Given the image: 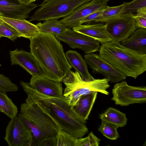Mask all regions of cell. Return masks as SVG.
Listing matches in <instances>:
<instances>
[{
  "mask_svg": "<svg viewBox=\"0 0 146 146\" xmlns=\"http://www.w3.org/2000/svg\"><path fill=\"white\" fill-rule=\"evenodd\" d=\"M20 84L27 95L25 103L33 105L48 115L60 129L77 138L88 132L86 121L81 118L66 99L48 96L33 89L29 83L20 81Z\"/></svg>",
  "mask_w": 146,
  "mask_h": 146,
  "instance_id": "6da1fadb",
  "label": "cell"
},
{
  "mask_svg": "<svg viewBox=\"0 0 146 146\" xmlns=\"http://www.w3.org/2000/svg\"><path fill=\"white\" fill-rule=\"evenodd\" d=\"M30 52L48 77L62 82L72 67L60 41L53 35L40 32L30 39Z\"/></svg>",
  "mask_w": 146,
  "mask_h": 146,
  "instance_id": "7a4b0ae2",
  "label": "cell"
},
{
  "mask_svg": "<svg viewBox=\"0 0 146 146\" xmlns=\"http://www.w3.org/2000/svg\"><path fill=\"white\" fill-rule=\"evenodd\" d=\"M100 56L125 76L136 79L146 70V54L140 53L111 41L102 44Z\"/></svg>",
  "mask_w": 146,
  "mask_h": 146,
  "instance_id": "3957f363",
  "label": "cell"
},
{
  "mask_svg": "<svg viewBox=\"0 0 146 146\" xmlns=\"http://www.w3.org/2000/svg\"><path fill=\"white\" fill-rule=\"evenodd\" d=\"M18 117L31 131V146H37L43 140L56 137L59 128L47 114L31 104H21Z\"/></svg>",
  "mask_w": 146,
  "mask_h": 146,
  "instance_id": "277c9868",
  "label": "cell"
},
{
  "mask_svg": "<svg viewBox=\"0 0 146 146\" xmlns=\"http://www.w3.org/2000/svg\"><path fill=\"white\" fill-rule=\"evenodd\" d=\"M62 82L65 85L63 95L68 104L74 105L82 95L92 91H96L108 95L106 89L110 86L106 78L87 81L83 79L76 71L70 70L62 79Z\"/></svg>",
  "mask_w": 146,
  "mask_h": 146,
  "instance_id": "5b68a950",
  "label": "cell"
},
{
  "mask_svg": "<svg viewBox=\"0 0 146 146\" xmlns=\"http://www.w3.org/2000/svg\"><path fill=\"white\" fill-rule=\"evenodd\" d=\"M92 0H44L29 21H39L65 17L76 9Z\"/></svg>",
  "mask_w": 146,
  "mask_h": 146,
  "instance_id": "8992f818",
  "label": "cell"
},
{
  "mask_svg": "<svg viewBox=\"0 0 146 146\" xmlns=\"http://www.w3.org/2000/svg\"><path fill=\"white\" fill-rule=\"evenodd\" d=\"M112 93L111 100L116 104L121 106L146 102V87L131 86L125 81L116 84L112 89Z\"/></svg>",
  "mask_w": 146,
  "mask_h": 146,
  "instance_id": "52a82bcc",
  "label": "cell"
},
{
  "mask_svg": "<svg viewBox=\"0 0 146 146\" xmlns=\"http://www.w3.org/2000/svg\"><path fill=\"white\" fill-rule=\"evenodd\" d=\"M55 36L58 40L67 44L71 48L81 49L86 54L99 51L100 49V42L97 40L69 28Z\"/></svg>",
  "mask_w": 146,
  "mask_h": 146,
  "instance_id": "ba28073f",
  "label": "cell"
},
{
  "mask_svg": "<svg viewBox=\"0 0 146 146\" xmlns=\"http://www.w3.org/2000/svg\"><path fill=\"white\" fill-rule=\"evenodd\" d=\"M4 139L9 146H31V131L19 117L11 119L5 130Z\"/></svg>",
  "mask_w": 146,
  "mask_h": 146,
  "instance_id": "9c48e42d",
  "label": "cell"
},
{
  "mask_svg": "<svg viewBox=\"0 0 146 146\" xmlns=\"http://www.w3.org/2000/svg\"><path fill=\"white\" fill-rule=\"evenodd\" d=\"M106 31L112 41L122 42L138 27L133 17L120 16L106 23Z\"/></svg>",
  "mask_w": 146,
  "mask_h": 146,
  "instance_id": "30bf717a",
  "label": "cell"
},
{
  "mask_svg": "<svg viewBox=\"0 0 146 146\" xmlns=\"http://www.w3.org/2000/svg\"><path fill=\"white\" fill-rule=\"evenodd\" d=\"M86 64L92 69L93 74H100L109 81L117 83L126 79V76L103 59L99 54L93 53L84 55Z\"/></svg>",
  "mask_w": 146,
  "mask_h": 146,
  "instance_id": "8fae6325",
  "label": "cell"
},
{
  "mask_svg": "<svg viewBox=\"0 0 146 146\" xmlns=\"http://www.w3.org/2000/svg\"><path fill=\"white\" fill-rule=\"evenodd\" d=\"M9 53L12 65H19L32 76H44L48 77L46 72L31 52L17 48L10 51Z\"/></svg>",
  "mask_w": 146,
  "mask_h": 146,
  "instance_id": "7c38bea8",
  "label": "cell"
},
{
  "mask_svg": "<svg viewBox=\"0 0 146 146\" xmlns=\"http://www.w3.org/2000/svg\"><path fill=\"white\" fill-rule=\"evenodd\" d=\"M107 6V3L101 0H92L79 6L59 21L66 27L72 28L79 26L80 21L84 17Z\"/></svg>",
  "mask_w": 146,
  "mask_h": 146,
  "instance_id": "4fadbf2b",
  "label": "cell"
},
{
  "mask_svg": "<svg viewBox=\"0 0 146 146\" xmlns=\"http://www.w3.org/2000/svg\"><path fill=\"white\" fill-rule=\"evenodd\" d=\"M37 6L36 4H24L19 0H0V15L12 19H25Z\"/></svg>",
  "mask_w": 146,
  "mask_h": 146,
  "instance_id": "5bb4252c",
  "label": "cell"
},
{
  "mask_svg": "<svg viewBox=\"0 0 146 146\" xmlns=\"http://www.w3.org/2000/svg\"><path fill=\"white\" fill-rule=\"evenodd\" d=\"M33 89L45 95L66 99L63 94L61 82L56 81L44 76H32L29 83Z\"/></svg>",
  "mask_w": 146,
  "mask_h": 146,
  "instance_id": "9a60e30c",
  "label": "cell"
},
{
  "mask_svg": "<svg viewBox=\"0 0 146 146\" xmlns=\"http://www.w3.org/2000/svg\"><path fill=\"white\" fill-rule=\"evenodd\" d=\"M72 29L96 39L102 44L112 41L106 31L105 24L81 25Z\"/></svg>",
  "mask_w": 146,
  "mask_h": 146,
  "instance_id": "2e32d148",
  "label": "cell"
},
{
  "mask_svg": "<svg viewBox=\"0 0 146 146\" xmlns=\"http://www.w3.org/2000/svg\"><path fill=\"white\" fill-rule=\"evenodd\" d=\"M0 19L15 29L19 33L20 37L30 40L40 32L39 29L36 25L25 19H12L0 15Z\"/></svg>",
  "mask_w": 146,
  "mask_h": 146,
  "instance_id": "e0dca14e",
  "label": "cell"
},
{
  "mask_svg": "<svg viewBox=\"0 0 146 146\" xmlns=\"http://www.w3.org/2000/svg\"><path fill=\"white\" fill-rule=\"evenodd\" d=\"M123 46L135 52L146 53V29L138 28L128 38L121 42Z\"/></svg>",
  "mask_w": 146,
  "mask_h": 146,
  "instance_id": "ac0fdd59",
  "label": "cell"
},
{
  "mask_svg": "<svg viewBox=\"0 0 146 146\" xmlns=\"http://www.w3.org/2000/svg\"><path fill=\"white\" fill-rule=\"evenodd\" d=\"M65 55L72 68L77 71L83 79L87 81L95 79L89 72L85 60L78 52L69 50L65 53Z\"/></svg>",
  "mask_w": 146,
  "mask_h": 146,
  "instance_id": "d6986e66",
  "label": "cell"
},
{
  "mask_svg": "<svg viewBox=\"0 0 146 146\" xmlns=\"http://www.w3.org/2000/svg\"><path fill=\"white\" fill-rule=\"evenodd\" d=\"M98 92L92 91L82 96L74 105L72 106L74 111L82 119L86 121L96 99Z\"/></svg>",
  "mask_w": 146,
  "mask_h": 146,
  "instance_id": "ffe728a7",
  "label": "cell"
},
{
  "mask_svg": "<svg viewBox=\"0 0 146 146\" xmlns=\"http://www.w3.org/2000/svg\"><path fill=\"white\" fill-rule=\"evenodd\" d=\"M120 16L146 18V0H133L125 2Z\"/></svg>",
  "mask_w": 146,
  "mask_h": 146,
  "instance_id": "44dd1931",
  "label": "cell"
},
{
  "mask_svg": "<svg viewBox=\"0 0 146 146\" xmlns=\"http://www.w3.org/2000/svg\"><path fill=\"white\" fill-rule=\"evenodd\" d=\"M101 120L122 127L127 124V119L125 114L112 107L108 108L104 112L100 114Z\"/></svg>",
  "mask_w": 146,
  "mask_h": 146,
  "instance_id": "7402d4cb",
  "label": "cell"
},
{
  "mask_svg": "<svg viewBox=\"0 0 146 146\" xmlns=\"http://www.w3.org/2000/svg\"><path fill=\"white\" fill-rule=\"evenodd\" d=\"M36 26L40 32L52 34L55 36L64 31L66 27L60 21L56 19H52L45 21L42 23H37Z\"/></svg>",
  "mask_w": 146,
  "mask_h": 146,
  "instance_id": "603a6c76",
  "label": "cell"
},
{
  "mask_svg": "<svg viewBox=\"0 0 146 146\" xmlns=\"http://www.w3.org/2000/svg\"><path fill=\"white\" fill-rule=\"evenodd\" d=\"M0 111L11 119L17 116L18 108L6 92L0 91Z\"/></svg>",
  "mask_w": 146,
  "mask_h": 146,
  "instance_id": "cb8c5ba5",
  "label": "cell"
},
{
  "mask_svg": "<svg viewBox=\"0 0 146 146\" xmlns=\"http://www.w3.org/2000/svg\"><path fill=\"white\" fill-rule=\"evenodd\" d=\"M125 2L119 6L115 7L107 6L101 15L94 22L106 23L113 18L119 16L125 5Z\"/></svg>",
  "mask_w": 146,
  "mask_h": 146,
  "instance_id": "d4e9b609",
  "label": "cell"
},
{
  "mask_svg": "<svg viewBox=\"0 0 146 146\" xmlns=\"http://www.w3.org/2000/svg\"><path fill=\"white\" fill-rule=\"evenodd\" d=\"M57 146H77L78 138L59 129L56 137Z\"/></svg>",
  "mask_w": 146,
  "mask_h": 146,
  "instance_id": "484cf974",
  "label": "cell"
},
{
  "mask_svg": "<svg viewBox=\"0 0 146 146\" xmlns=\"http://www.w3.org/2000/svg\"><path fill=\"white\" fill-rule=\"evenodd\" d=\"M118 127L115 125L101 120V125L98 130L108 139L115 140L119 137L117 131Z\"/></svg>",
  "mask_w": 146,
  "mask_h": 146,
  "instance_id": "4316f807",
  "label": "cell"
},
{
  "mask_svg": "<svg viewBox=\"0 0 146 146\" xmlns=\"http://www.w3.org/2000/svg\"><path fill=\"white\" fill-rule=\"evenodd\" d=\"M2 37H7L13 41L20 37L15 29L0 19V39Z\"/></svg>",
  "mask_w": 146,
  "mask_h": 146,
  "instance_id": "83f0119b",
  "label": "cell"
},
{
  "mask_svg": "<svg viewBox=\"0 0 146 146\" xmlns=\"http://www.w3.org/2000/svg\"><path fill=\"white\" fill-rule=\"evenodd\" d=\"M18 90V86L13 83L9 78L0 74V91L6 92H15Z\"/></svg>",
  "mask_w": 146,
  "mask_h": 146,
  "instance_id": "f1b7e54d",
  "label": "cell"
},
{
  "mask_svg": "<svg viewBox=\"0 0 146 146\" xmlns=\"http://www.w3.org/2000/svg\"><path fill=\"white\" fill-rule=\"evenodd\" d=\"M101 140L91 131L87 137L78 138L77 146H98Z\"/></svg>",
  "mask_w": 146,
  "mask_h": 146,
  "instance_id": "f546056e",
  "label": "cell"
},
{
  "mask_svg": "<svg viewBox=\"0 0 146 146\" xmlns=\"http://www.w3.org/2000/svg\"><path fill=\"white\" fill-rule=\"evenodd\" d=\"M105 8L96 11L84 17L80 21L79 25H82L84 23L94 22L101 15Z\"/></svg>",
  "mask_w": 146,
  "mask_h": 146,
  "instance_id": "4dcf8cb0",
  "label": "cell"
},
{
  "mask_svg": "<svg viewBox=\"0 0 146 146\" xmlns=\"http://www.w3.org/2000/svg\"><path fill=\"white\" fill-rule=\"evenodd\" d=\"M56 137L46 138L40 142L37 146H57Z\"/></svg>",
  "mask_w": 146,
  "mask_h": 146,
  "instance_id": "1f68e13d",
  "label": "cell"
},
{
  "mask_svg": "<svg viewBox=\"0 0 146 146\" xmlns=\"http://www.w3.org/2000/svg\"><path fill=\"white\" fill-rule=\"evenodd\" d=\"M134 18L138 28L146 29V18L139 16Z\"/></svg>",
  "mask_w": 146,
  "mask_h": 146,
  "instance_id": "d6a6232c",
  "label": "cell"
},
{
  "mask_svg": "<svg viewBox=\"0 0 146 146\" xmlns=\"http://www.w3.org/2000/svg\"><path fill=\"white\" fill-rule=\"evenodd\" d=\"M21 3L24 4H30L33 3L36 0H19Z\"/></svg>",
  "mask_w": 146,
  "mask_h": 146,
  "instance_id": "836d02e7",
  "label": "cell"
},
{
  "mask_svg": "<svg viewBox=\"0 0 146 146\" xmlns=\"http://www.w3.org/2000/svg\"><path fill=\"white\" fill-rule=\"evenodd\" d=\"M105 3H107L108 1L110 0H100Z\"/></svg>",
  "mask_w": 146,
  "mask_h": 146,
  "instance_id": "e575fe53",
  "label": "cell"
}]
</instances>
